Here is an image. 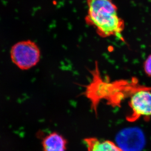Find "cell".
Masks as SVG:
<instances>
[{
	"label": "cell",
	"instance_id": "obj_1",
	"mask_svg": "<svg viewBox=\"0 0 151 151\" xmlns=\"http://www.w3.org/2000/svg\"><path fill=\"white\" fill-rule=\"evenodd\" d=\"M88 12L85 20L96 29L100 37H117L123 40L121 33L125 28L123 19L112 0H87Z\"/></svg>",
	"mask_w": 151,
	"mask_h": 151
},
{
	"label": "cell",
	"instance_id": "obj_2",
	"mask_svg": "<svg viewBox=\"0 0 151 151\" xmlns=\"http://www.w3.org/2000/svg\"><path fill=\"white\" fill-rule=\"evenodd\" d=\"M10 58L13 64L22 70L32 68L39 63L41 52L35 42L21 41L12 46L10 51Z\"/></svg>",
	"mask_w": 151,
	"mask_h": 151
},
{
	"label": "cell",
	"instance_id": "obj_3",
	"mask_svg": "<svg viewBox=\"0 0 151 151\" xmlns=\"http://www.w3.org/2000/svg\"><path fill=\"white\" fill-rule=\"evenodd\" d=\"M150 89L140 88L131 95L129 106L132 112L127 117L129 121H134L141 117L151 116V91Z\"/></svg>",
	"mask_w": 151,
	"mask_h": 151
},
{
	"label": "cell",
	"instance_id": "obj_4",
	"mask_svg": "<svg viewBox=\"0 0 151 151\" xmlns=\"http://www.w3.org/2000/svg\"><path fill=\"white\" fill-rule=\"evenodd\" d=\"M117 144L122 151H139L144 144L143 133L137 128H128L118 135Z\"/></svg>",
	"mask_w": 151,
	"mask_h": 151
},
{
	"label": "cell",
	"instance_id": "obj_5",
	"mask_svg": "<svg viewBox=\"0 0 151 151\" xmlns=\"http://www.w3.org/2000/svg\"><path fill=\"white\" fill-rule=\"evenodd\" d=\"M42 144L43 151H66V140L58 132H52L46 136Z\"/></svg>",
	"mask_w": 151,
	"mask_h": 151
},
{
	"label": "cell",
	"instance_id": "obj_6",
	"mask_svg": "<svg viewBox=\"0 0 151 151\" xmlns=\"http://www.w3.org/2000/svg\"><path fill=\"white\" fill-rule=\"evenodd\" d=\"M84 142L87 151H122L117 144L108 140L89 137Z\"/></svg>",
	"mask_w": 151,
	"mask_h": 151
},
{
	"label": "cell",
	"instance_id": "obj_7",
	"mask_svg": "<svg viewBox=\"0 0 151 151\" xmlns=\"http://www.w3.org/2000/svg\"><path fill=\"white\" fill-rule=\"evenodd\" d=\"M144 69L145 73L149 76H151V55L145 61Z\"/></svg>",
	"mask_w": 151,
	"mask_h": 151
}]
</instances>
